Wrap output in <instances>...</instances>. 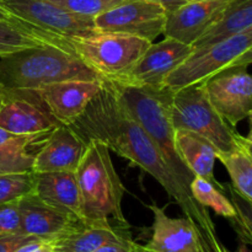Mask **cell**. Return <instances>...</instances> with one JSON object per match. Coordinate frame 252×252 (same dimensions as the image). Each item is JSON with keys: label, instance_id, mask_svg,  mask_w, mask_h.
<instances>
[{"label": "cell", "instance_id": "d6a6232c", "mask_svg": "<svg viewBox=\"0 0 252 252\" xmlns=\"http://www.w3.org/2000/svg\"><path fill=\"white\" fill-rule=\"evenodd\" d=\"M155 1L160 2V4H161L162 6L166 9L167 14H169V12L174 11V10L177 9V7L182 6V5L192 1V0H155Z\"/></svg>", "mask_w": 252, "mask_h": 252}, {"label": "cell", "instance_id": "8d00e7d4", "mask_svg": "<svg viewBox=\"0 0 252 252\" xmlns=\"http://www.w3.org/2000/svg\"><path fill=\"white\" fill-rule=\"evenodd\" d=\"M138 252H152V251H148L147 249H144V246L140 245V246H139V250H138Z\"/></svg>", "mask_w": 252, "mask_h": 252}, {"label": "cell", "instance_id": "2e32d148", "mask_svg": "<svg viewBox=\"0 0 252 252\" xmlns=\"http://www.w3.org/2000/svg\"><path fill=\"white\" fill-rule=\"evenodd\" d=\"M19 208L21 233L47 241L57 240L83 223L79 219L48 206L34 194L20 199Z\"/></svg>", "mask_w": 252, "mask_h": 252}, {"label": "cell", "instance_id": "e575fe53", "mask_svg": "<svg viewBox=\"0 0 252 252\" xmlns=\"http://www.w3.org/2000/svg\"><path fill=\"white\" fill-rule=\"evenodd\" d=\"M229 252H251V249H250V245L240 241V244H239L238 249H236L235 251H229Z\"/></svg>", "mask_w": 252, "mask_h": 252}, {"label": "cell", "instance_id": "5b68a950", "mask_svg": "<svg viewBox=\"0 0 252 252\" xmlns=\"http://www.w3.org/2000/svg\"><path fill=\"white\" fill-rule=\"evenodd\" d=\"M52 37L57 46L80 58L107 80H123L153 43L130 34L102 32L90 37Z\"/></svg>", "mask_w": 252, "mask_h": 252}, {"label": "cell", "instance_id": "d590c367", "mask_svg": "<svg viewBox=\"0 0 252 252\" xmlns=\"http://www.w3.org/2000/svg\"><path fill=\"white\" fill-rule=\"evenodd\" d=\"M0 19H6V20H14L11 19V17L9 16V15L6 14V12L4 11V9H2L1 6H0Z\"/></svg>", "mask_w": 252, "mask_h": 252}, {"label": "cell", "instance_id": "83f0119b", "mask_svg": "<svg viewBox=\"0 0 252 252\" xmlns=\"http://www.w3.org/2000/svg\"><path fill=\"white\" fill-rule=\"evenodd\" d=\"M49 1L54 2L71 14L94 19L125 0H49Z\"/></svg>", "mask_w": 252, "mask_h": 252}, {"label": "cell", "instance_id": "4316f807", "mask_svg": "<svg viewBox=\"0 0 252 252\" xmlns=\"http://www.w3.org/2000/svg\"><path fill=\"white\" fill-rule=\"evenodd\" d=\"M229 192L231 196V203L235 208V217L230 219V223L233 225L234 230L236 231L240 241L251 245L252 243V211H251V202L244 199L240 194L231 187L229 186Z\"/></svg>", "mask_w": 252, "mask_h": 252}, {"label": "cell", "instance_id": "f1b7e54d", "mask_svg": "<svg viewBox=\"0 0 252 252\" xmlns=\"http://www.w3.org/2000/svg\"><path fill=\"white\" fill-rule=\"evenodd\" d=\"M21 233L19 201L0 204V235Z\"/></svg>", "mask_w": 252, "mask_h": 252}, {"label": "cell", "instance_id": "603a6c76", "mask_svg": "<svg viewBox=\"0 0 252 252\" xmlns=\"http://www.w3.org/2000/svg\"><path fill=\"white\" fill-rule=\"evenodd\" d=\"M217 160L225 166L231 187L244 199L252 203V142L244 137L240 144L229 153H218Z\"/></svg>", "mask_w": 252, "mask_h": 252}, {"label": "cell", "instance_id": "30bf717a", "mask_svg": "<svg viewBox=\"0 0 252 252\" xmlns=\"http://www.w3.org/2000/svg\"><path fill=\"white\" fill-rule=\"evenodd\" d=\"M207 97L219 116L235 128L251 117L252 78L248 66L229 68L203 83Z\"/></svg>", "mask_w": 252, "mask_h": 252}, {"label": "cell", "instance_id": "8fae6325", "mask_svg": "<svg viewBox=\"0 0 252 252\" xmlns=\"http://www.w3.org/2000/svg\"><path fill=\"white\" fill-rule=\"evenodd\" d=\"M59 123L36 91H0V127L15 135L48 132Z\"/></svg>", "mask_w": 252, "mask_h": 252}, {"label": "cell", "instance_id": "e0dca14e", "mask_svg": "<svg viewBox=\"0 0 252 252\" xmlns=\"http://www.w3.org/2000/svg\"><path fill=\"white\" fill-rule=\"evenodd\" d=\"M153 212V234L144 249L152 252H202L198 235L187 218H171L155 203Z\"/></svg>", "mask_w": 252, "mask_h": 252}, {"label": "cell", "instance_id": "6da1fadb", "mask_svg": "<svg viewBox=\"0 0 252 252\" xmlns=\"http://www.w3.org/2000/svg\"><path fill=\"white\" fill-rule=\"evenodd\" d=\"M70 126L86 143L90 139L100 140L110 152L154 177L177 202L185 218L196 229L199 241L219 238L206 207L197 203L189 189L182 186L152 138L106 84L102 83L100 93Z\"/></svg>", "mask_w": 252, "mask_h": 252}, {"label": "cell", "instance_id": "7a4b0ae2", "mask_svg": "<svg viewBox=\"0 0 252 252\" xmlns=\"http://www.w3.org/2000/svg\"><path fill=\"white\" fill-rule=\"evenodd\" d=\"M66 80H102L80 58L53 44L0 58V91H32Z\"/></svg>", "mask_w": 252, "mask_h": 252}, {"label": "cell", "instance_id": "3957f363", "mask_svg": "<svg viewBox=\"0 0 252 252\" xmlns=\"http://www.w3.org/2000/svg\"><path fill=\"white\" fill-rule=\"evenodd\" d=\"M132 117L148 133L164 157L170 169L174 171L182 186L189 189L194 175L186 166L175 144V128L170 118L172 93L166 88H150L134 85L121 80L102 79Z\"/></svg>", "mask_w": 252, "mask_h": 252}, {"label": "cell", "instance_id": "7c38bea8", "mask_svg": "<svg viewBox=\"0 0 252 252\" xmlns=\"http://www.w3.org/2000/svg\"><path fill=\"white\" fill-rule=\"evenodd\" d=\"M193 51V47L170 37L158 43L153 42L123 80L134 85L164 88V81Z\"/></svg>", "mask_w": 252, "mask_h": 252}, {"label": "cell", "instance_id": "277c9868", "mask_svg": "<svg viewBox=\"0 0 252 252\" xmlns=\"http://www.w3.org/2000/svg\"><path fill=\"white\" fill-rule=\"evenodd\" d=\"M81 219L85 223L108 221L128 225L122 212L125 186L115 169L110 149L97 139L88 140L75 170Z\"/></svg>", "mask_w": 252, "mask_h": 252}, {"label": "cell", "instance_id": "4dcf8cb0", "mask_svg": "<svg viewBox=\"0 0 252 252\" xmlns=\"http://www.w3.org/2000/svg\"><path fill=\"white\" fill-rule=\"evenodd\" d=\"M139 244L135 243L132 236H126L120 240H113L101 246L95 252H138Z\"/></svg>", "mask_w": 252, "mask_h": 252}, {"label": "cell", "instance_id": "836d02e7", "mask_svg": "<svg viewBox=\"0 0 252 252\" xmlns=\"http://www.w3.org/2000/svg\"><path fill=\"white\" fill-rule=\"evenodd\" d=\"M17 135L12 134V133L7 132L6 129H4V128L0 127V145L5 144V143L10 142L11 139H14V138H16Z\"/></svg>", "mask_w": 252, "mask_h": 252}, {"label": "cell", "instance_id": "d4e9b609", "mask_svg": "<svg viewBox=\"0 0 252 252\" xmlns=\"http://www.w3.org/2000/svg\"><path fill=\"white\" fill-rule=\"evenodd\" d=\"M189 192L197 203L206 208H212L218 216L233 219L236 212L230 199L212 182L201 176H194L189 185Z\"/></svg>", "mask_w": 252, "mask_h": 252}, {"label": "cell", "instance_id": "484cf974", "mask_svg": "<svg viewBox=\"0 0 252 252\" xmlns=\"http://www.w3.org/2000/svg\"><path fill=\"white\" fill-rule=\"evenodd\" d=\"M36 176L33 171L0 175V204L17 202L33 194Z\"/></svg>", "mask_w": 252, "mask_h": 252}, {"label": "cell", "instance_id": "ac0fdd59", "mask_svg": "<svg viewBox=\"0 0 252 252\" xmlns=\"http://www.w3.org/2000/svg\"><path fill=\"white\" fill-rule=\"evenodd\" d=\"M34 176L36 184L33 194L37 198L48 206L83 221L75 172H34Z\"/></svg>", "mask_w": 252, "mask_h": 252}, {"label": "cell", "instance_id": "52a82bcc", "mask_svg": "<svg viewBox=\"0 0 252 252\" xmlns=\"http://www.w3.org/2000/svg\"><path fill=\"white\" fill-rule=\"evenodd\" d=\"M170 118L175 129L202 135L214 145L218 153L231 152L244 138L217 113L207 97L203 84L172 93Z\"/></svg>", "mask_w": 252, "mask_h": 252}, {"label": "cell", "instance_id": "5bb4252c", "mask_svg": "<svg viewBox=\"0 0 252 252\" xmlns=\"http://www.w3.org/2000/svg\"><path fill=\"white\" fill-rule=\"evenodd\" d=\"M234 0H192L167 14L164 37L192 46Z\"/></svg>", "mask_w": 252, "mask_h": 252}, {"label": "cell", "instance_id": "ffe728a7", "mask_svg": "<svg viewBox=\"0 0 252 252\" xmlns=\"http://www.w3.org/2000/svg\"><path fill=\"white\" fill-rule=\"evenodd\" d=\"M175 144L182 161L193 172L194 176L208 180L223 191L224 186L214 177L218 152L209 140L189 130L175 129Z\"/></svg>", "mask_w": 252, "mask_h": 252}, {"label": "cell", "instance_id": "f546056e", "mask_svg": "<svg viewBox=\"0 0 252 252\" xmlns=\"http://www.w3.org/2000/svg\"><path fill=\"white\" fill-rule=\"evenodd\" d=\"M36 240H43V239L22 233L4 234V235H0V252H15L25 244Z\"/></svg>", "mask_w": 252, "mask_h": 252}, {"label": "cell", "instance_id": "9a60e30c", "mask_svg": "<svg viewBox=\"0 0 252 252\" xmlns=\"http://www.w3.org/2000/svg\"><path fill=\"white\" fill-rule=\"evenodd\" d=\"M88 143L69 125H58L36 153L32 171L75 172Z\"/></svg>", "mask_w": 252, "mask_h": 252}, {"label": "cell", "instance_id": "cb8c5ba5", "mask_svg": "<svg viewBox=\"0 0 252 252\" xmlns=\"http://www.w3.org/2000/svg\"><path fill=\"white\" fill-rule=\"evenodd\" d=\"M44 44H53L51 34L47 32L27 26L19 20L0 19V58Z\"/></svg>", "mask_w": 252, "mask_h": 252}, {"label": "cell", "instance_id": "4fadbf2b", "mask_svg": "<svg viewBox=\"0 0 252 252\" xmlns=\"http://www.w3.org/2000/svg\"><path fill=\"white\" fill-rule=\"evenodd\" d=\"M102 89V80H66L36 91L49 115L59 125L75 122Z\"/></svg>", "mask_w": 252, "mask_h": 252}, {"label": "cell", "instance_id": "7402d4cb", "mask_svg": "<svg viewBox=\"0 0 252 252\" xmlns=\"http://www.w3.org/2000/svg\"><path fill=\"white\" fill-rule=\"evenodd\" d=\"M51 132L52 129L37 134L17 135L0 145V175L32 171L34 155Z\"/></svg>", "mask_w": 252, "mask_h": 252}, {"label": "cell", "instance_id": "1f68e13d", "mask_svg": "<svg viewBox=\"0 0 252 252\" xmlns=\"http://www.w3.org/2000/svg\"><path fill=\"white\" fill-rule=\"evenodd\" d=\"M15 252H56L53 248V241L36 240L27 243L17 249Z\"/></svg>", "mask_w": 252, "mask_h": 252}, {"label": "cell", "instance_id": "9c48e42d", "mask_svg": "<svg viewBox=\"0 0 252 252\" xmlns=\"http://www.w3.org/2000/svg\"><path fill=\"white\" fill-rule=\"evenodd\" d=\"M167 11L155 0H125L94 17L97 31L123 33L154 42L164 33Z\"/></svg>", "mask_w": 252, "mask_h": 252}, {"label": "cell", "instance_id": "ba28073f", "mask_svg": "<svg viewBox=\"0 0 252 252\" xmlns=\"http://www.w3.org/2000/svg\"><path fill=\"white\" fill-rule=\"evenodd\" d=\"M11 19L59 37H90L100 33L91 17L71 14L49 0H0Z\"/></svg>", "mask_w": 252, "mask_h": 252}, {"label": "cell", "instance_id": "44dd1931", "mask_svg": "<svg viewBox=\"0 0 252 252\" xmlns=\"http://www.w3.org/2000/svg\"><path fill=\"white\" fill-rule=\"evenodd\" d=\"M249 30H252V0H234L192 47L217 43Z\"/></svg>", "mask_w": 252, "mask_h": 252}, {"label": "cell", "instance_id": "8992f818", "mask_svg": "<svg viewBox=\"0 0 252 252\" xmlns=\"http://www.w3.org/2000/svg\"><path fill=\"white\" fill-rule=\"evenodd\" d=\"M252 63V30L217 43L193 47L189 57L167 75L164 88L171 91L206 83L229 68Z\"/></svg>", "mask_w": 252, "mask_h": 252}, {"label": "cell", "instance_id": "d6986e66", "mask_svg": "<svg viewBox=\"0 0 252 252\" xmlns=\"http://www.w3.org/2000/svg\"><path fill=\"white\" fill-rule=\"evenodd\" d=\"M130 236L128 225L117 224L113 226L108 221L79 224L75 229L53 241L56 252H95L105 244Z\"/></svg>", "mask_w": 252, "mask_h": 252}]
</instances>
